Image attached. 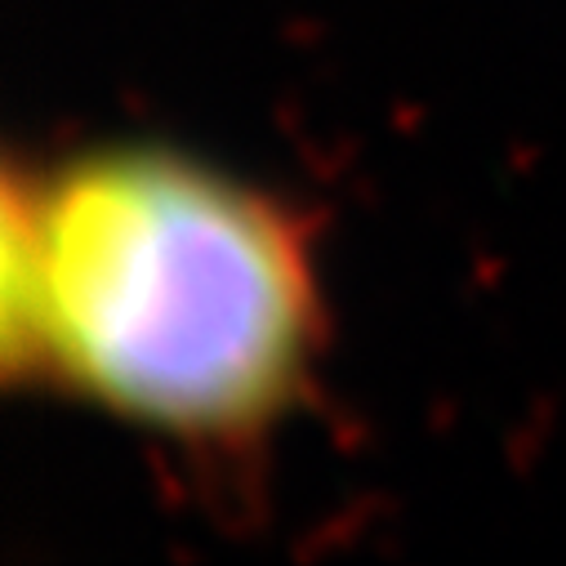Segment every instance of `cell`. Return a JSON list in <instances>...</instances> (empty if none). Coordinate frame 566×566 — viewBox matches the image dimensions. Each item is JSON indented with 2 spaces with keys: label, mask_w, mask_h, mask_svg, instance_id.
Returning <instances> with one entry per match:
<instances>
[{
  "label": "cell",
  "mask_w": 566,
  "mask_h": 566,
  "mask_svg": "<svg viewBox=\"0 0 566 566\" xmlns=\"http://www.w3.org/2000/svg\"><path fill=\"white\" fill-rule=\"evenodd\" d=\"M313 276L286 219L175 157L76 166L6 210V348L170 433H245L313 348Z\"/></svg>",
  "instance_id": "6da1fadb"
}]
</instances>
